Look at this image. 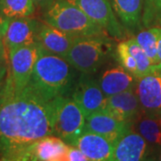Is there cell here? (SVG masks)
Listing matches in <instances>:
<instances>
[{
  "label": "cell",
  "instance_id": "6da1fadb",
  "mask_svg": "<svg viewBox=\"0 0 161 161\" xmlns=\"http://www.w3.org/2000/svg\"><path fill=\"white\" fill-rule=\"evenodd\" d=\"M54 108L27 84L16 91L9 76L0 88V160L27 161L40 139L54 133Z\"/></svg>",
  "mask_w": 161,
  "mask_h": 161
},
{
  "label": "cell",
  "instance_id": "7a4b0ae2",
  "mask_svg": "<svg viewBox=\"0 0 161 161\" xmlns=\"http://www.w3.org/2000/svg\"><path fill=\"white\" fill-rule=\"evenodd\" d=\"M76 71L66 59L40 47L28 85L47 101L58 97H71L78 79Z\"/></svg>",
  "mask_w": 161,
  "mask_h": 161
},
{
  "label": "cell",
  "instance_id": "3957f363",
  "mask_svg": "<svg viewBox=\"0 0 161 161\" xmlns=\"http://www.w3.org/2000/svg\"><path fill=\"white\" fill-rule=\"evenodd\" d=\"M43 19L47 24L75 38L109 36L105 30L94 23L80 8L69 0H54L46 8Z\"/></svg>",
  "mask_w": 161,
  "mask_h": 161
},
{
  "label": "cell",
  "instance_id": "277c9868",
  "mask_svg": "<svg viewBox=\"0 0 161 161\" xmlns=\"http://www.w3.org/2000/svg\"><path fill=\"white\" fill-rule=\"evenodd\" d=\"M114 54L109 36L75 38L65 59L80 74L96 73Z\"/></svg>",
  "mask_w": 161,
  "mask_h": 161
},
{
  "label": "cell",
  "instance_id": "5b68a950",
  "mask_svg": "<svg viewBox=\"0 0 161 161\" xmlns=\"http://www.w3.org/2000/svg\"><path fill=\"white\" fill-rule=\"evenodd\" d=\"M54 108V133L69 145L85 130L82 110L71 97H58L52 100Z\"/></svg>",
  "mask_w": 161,
  "mask_h": 161
},
{
  "label": "cell",
  "instance_id": "8992f818",
  "mask_svg": "<svg viewBox=\"0 0 161 161\" xmlns=\"http://www.w3.org/2000/svg\"><path fill=\"white\" fill-rule=\"evenodd\" d=\"M80 8L99 25L107 33L115 40H122L125 37V28L119 23L109 0H69Z\"/></svg>",
  "mask_w": 161,
  "mask_h": 161
},
{
  "label": "cell",
  "instance_id": "52a82bcc",
  "mask_svg": "<svg viewBox=\"0 0 161 161\" xmlns=\"http://www.w3.org/2000/svg\"><path fill=\"white\" fill-rule=\"evenodd\" d=\"M39 50V45L34 44L15 47L7 52L9 60L7 75L16 91L23 90L29 83Z\"/></svg>",
  "mask_w": 161,
  "mask_h": 161
},
{
  "label": "cell",
  "instance_id": "ba28073f",
  "mask_svg": "<svg viewBox=\"0 0 161 161\" xmlns=\"http://www.w3.org/2000/svg\"><path fill=\"white\" fill-rule=\"evenodd\" d=\"M135 92L142 114L161 117V63L150 74L137 78Z\"/></svg>",
  "mask_w": 161,
  "mask_h": 161
},
{
  "label": "cell",
  "instance_id": "9c48e42d",
  "mask_svg": "<svg viewBox=\"0 0 161 161\" xmlns=\"http://www.w3.org/2000/svg\"><path fill=\"white\" fill-rule=\"evenodd\" d=\"M71 98L82 110L85 116L92 113L107 110V97L92 75L80 74L76 80Z\"/></svg>",
  "mask_w": 161,
  "mask_h": 161
},
{
  "label": "cell",
  "instance_id": "30bf717a",
  "mask_svg": "<svg viewBox=\"0 0 161 161\" xmlns=\"http://www.w3.org/2000/svg\"><path fill=\"white\" fill-rule=\"evenodd\" d=\"M40 24V21L31 16L10 20L6 34L3 37L6 51L19 47L38 44Z\"/></svg>",
  "mask_w": 161,
  "mask_h": 161
},
{
  "label": "cell",
  "instance_id": "8fae6325",
  "mask_svg": "<svg viewBox=\"0 0 161 161\" xmlns=\"http://www.w3.org/2000/svg\"><path fill=\"white\" fill-rule=\"evenodd\" d=\"M131 128V123L121 120L108 110L92 113L85 119V131L100 134L114 144Z\"/></svg>",
  "mask_w": 161,
  "mask_h": 161
},
{
  "label": "cell",
  "instance_id": "7c38bea8",
  "mask_svg": "<svg viewBox=\"0 0 161 161\" xmlns=\"http://www.w3.org/2000/svg\"><path fill=\"white\" fill-rule=\"evenodd\" d=\"M150 150L147 141L131 128L115 143L111 161L144 160Z\"/></svg>",
  "mask_w": 161,
  "mask_h": 161
},
{
  "label": "cell",
  "instance_id": "4fadbf2b",
  "mask_svg": "<svg viewBox=\"0 0 161 161\" xmlns=\"http://www.w3.org/2000/svg\"><path fill=\"white\" fill-rule=\"evenodd\" d=\"M69 145L77 147L89 160H111L115 144L108 139L90 131H83Z\"/></svg>",
  "mask_w": 161,
  "mask_h": 161
},
{
  "label": "cell",
  "instance_id": "5bb4252c",
  "mask_svg": "<svg viewBox=\"0 0 161 161\" xmlns=\"http://www.w3.org/2000/svg\"><path fill=\"white\" fill-rule=\"evenodd\" d=\"M98 84L106 97L135 90L137 78L122 65L108 68L99 75Z\"/></svg>",
  "mask_w": 161,
  "mask_h": 161
},
{
  "label": "cell",
  "instance_id": "9a60e30c",
  "mask_svg": "<svg viewBox=\"0 0 161 161\" xmlns=\"http://www.w3.org/2000/svg\"><path fill=\"white\" fill-rule=\"evenodd\" d=\"M75 38L53 27L41 23L38 33V45L48 53L65 59Z\"/></svg>",
  "mask_w": 161,
  "mask_h": 161
},
{
  "label": "cell",
  "instance_id": "2e32d148",
  "mask_svg": "<svg viewBox=\"0 0 161 161\" xmlns=\"http://www.w3.org/2000/svg\"><path fill=\"white\" fill-rule=\"evenodd\" d=\"M107 110L121 120L132 124L142 112L135 90L107 97Z\"/></svg>",
  "mask_w": 161,
  "mask_h": 161
},
{
  "label": "cell",
  "instance_id": "e0dca14e",
  "mask_svg": "<svg viewBox=\"0 0 161 161\" xmlns=\"http://www.w3.org/2000/svg\"><path fill=\"white\" fill-rule=\"evenodd\" d=\"M68 144L57 135L40 139L31 148L28 160L64 161Z\"/></svg>",
  "mask_w": 161,
  "mask_h": 161
},
{
  "label": "cell",
  "instance_id": "ac0fdd59",
  "mask_svg": "<svg viewBox=\"0 0 161 161\" xmlns=\"http://www.w3.org/2000/svg\"><path fill=\"white\" fill-rule=\"evenodd\" d=\"M122 25L128 31H136L142 24L143 0H109Z\"/></svg>",
  "mask_w": 161,
  "mask_h": 161
},
{
  "label": "cell",
  "instance_id": "d6986e66",
  "mask_svg": "<svg viewBox=\"0 0 161 161\" xmlns=\"http://www.w3.org/2000/svg\"><path fill=\"white\" fill-rule=\"evenodd\" d=\"M132 128L150 145L161 146V117H152L141 112L132 122Z\"/></svg>",
  "mask_w": 161,
  "mask_h": 161
},
{
  "label": "cell",
  "instance_id": "ffe728a7",
  "mask_svg": "<svg viewBox=\"0 0 161 161\" xmlns=\"http://www.w3.org/2000/svg\"><path fill=\"white\" fill-rule=\"evenodd\" d=\"M35 9L33 0H0V14L9 20L30 17Z\"/></svg>",
  "mask_w": 161,
  "mask_h": 161
},
{
  "label": "cell",
  "instance_id": "44dd1931",
  "mask_svg": "<svg viewBox=\"0 0 161 161\" xmlns=\"http://www.w3.org/2000/svg\"><path fill=\"white\" fill-rule=\"evenodd\" d=\"M161 37V27L152 26L148 29L142 30L137 33L135 40L143 49L147 56L150 58L154 64L160 62L158 58V42Z\"/></svg>",
  "mask_w": 161,
  "mask_h": 161
},
{
  "label": "cell",
  "instance_id": "7402d4cb",
  "mask_svg": "<svg viewBox=\"0 0 161 161\" xmlns=\"http://www.w3.org/2000/svg\"><path fill=\"white\" fill-rule=\"evenodd\" d=\"M126 43L129 51L131 52L132 56L135 59L137 66H138V75L137 78H140L143 75L150 74L154 69L156 64L152 63L150 58L147 56L143 49L137 43L135 39L125 40Z\"/></svg>",
  "mask_w": 161,
  "mask_h": 161
},
{
  "label": "cell",
  "instance_id": "603a6c76",
  "mask_svg": "<svg viewBox=\"0 0 161 161\" xmlns=\"http://www.w3.org/2000/svg\"><path fill=\"white\" fill-rule=\"evenodd\" d=\"M142 23L146 28L161 26V0H145Z\"/></svg>",
  "mask_w": 161,
  "mask_h": 161
},
{
  "label": "cell",
  "instance_id": "cb8c5ba5",
  "mask_svg": "<svg viewBox=\"0 0 161 161\" xmlns=\"http://www.w3.org/2000/svg\"><path fill=\"white\" fill-rule=\"evenodd\" d=\"M115 55L116 58L119 62V64H121L124 68L127 70L129 73H131L136 78L138 75V66L135 59L132 56L131 52L129 51L128 47L125 40H121L119 44L116 46L115 48Z\"/></svg>",
  "mask_w": 161,
  "mask_h": 161
},
{
  "label": "cell",
  "instance_id": "d4e9b609",
  "mask_svg": "<svg viewBox=\"0 0 161 161\" xmlns=\"http://www.w3.org/2000/svg\"><path fill=\"white\" fill-rule=\"evenodd\" d=\"M89 158L77 147L68 145L64 161H88Z\"/></svg>",
  "mask_w": 161,
  "mask_h": 161
},
{
  "label": "cell",
  "instance_id": "484cf974",
  "mask_svg": "<svg viewBox=\"0 0 161 161\" xmlns=\"http://www.w3.org/2000/svg\"><path fill=\"white\" fill-rule=\"evenodd\" d=\"M10 20L4 17L2 14H0V38H3L6 34V29L8 27Z\"/></svg>",
  "mask_w": 161,
  "mask_h": 161
},
{
  "label": "cell",
  "instance_id": "4316f807",
  "mask_svg": "<svg viewBox=\"0 0 161 161\" xmlns=\"http://www.w3.org/2000/svg\"><path fill=\"white\" fill-rule=\"evenodd\" d=\"M7 70H8V66L6 64L0 62V88H1L4 80L6 79V75H7Z\"/></svg>",
  "mask_w": 161,
  "mask_h": 161
},
{
  "label": "cell",
  "instance_id": "83f0119b",
  "mask_svg": "<svg viewBox=\"0 0 161 161\" xmlns=\"http://www.w3.org/2000/svg\"><path fill=\"white\" fill-rule=\"evenodd\" d=\"M36 6L46 9L54 2V0H33Z\"/></svg>",
  "mask_w": 161,
  "mask_h": 161
},
{
  "label": "cell",
  "instance_id": "f1b7e54d",
  "mask_svg": "<svg viewBox=\"0 0 161 161\" xmlns=\"http://www.w3.org/2000/svg\"><path fill=\"white\" fill-rule=\"evenodd\" d=\"M5 54H6V47H5V45H4L3 38H0V61L4 59Z\"/></svg>",
  "mask_w": 161,
  "mask_h": 161
},
{
  "label": "cell",
  "instance_id": "f546056e",
  "mask_svg": "<svg viewBox=\"0 0 161 161\" xmlns=\"http://www.w3.org/2000/svg\"><path fill=\"white\" fill-rule=\"evenodd\" d=\"M158 61L161 63V37L158 42Z\"/></svg>",
  "mask_w": 161,
  "mask_h": 161
},
{
  "label": "cell",
  "instance_id": "4dcf8cb0",
  "mask_svg": "<svg viewBox=\"0 0 161 161\" xmlns=\"http://www.w3.org/2000/svg\"><path fill=\"white\" fill-rule=\"evenodd\" d=\"M158 160H161V151L160 153H159V155H158Z\"/></svg>",
  "mask_w": 161,
  "mask_h": 161
}]
</instances>
